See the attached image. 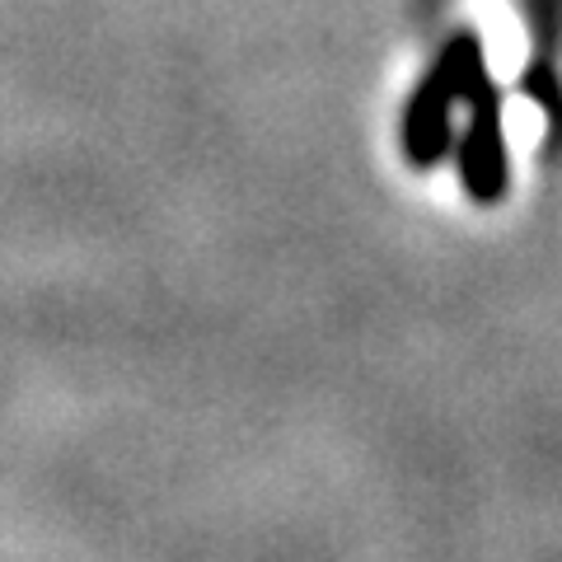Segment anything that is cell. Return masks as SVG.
I'll return each mask as SVG.
<instances>
[{
    "label": "cell",
    "mask_w": 562,
    "mask_h": 562,
    "mask_svg": "<svg viewBox=\"0 0 562 562\" xmlns=\"http://www.w3.org/2000/svg\"><path fill=\"white\" fill-rule=\"evenodd\" d=\"M487 80H492L487 52H483L479 33L460 29L454 38H446V47L436 52V61L427 66V76L417 80V90L408 94V103H403V117H398L403 160L413 169L446 165L450 146H454V127H460V109Z\"/></svg>",
    "instance_id": "obj_1"
},
{
    "label": "cell",
    "mask_w": 562,
    "mask_h": 562,
    "mask_svg": "<svg viewBox=\"0 0 562 562\" xmlns=\"http://www.w3.org/2000/svg\"><path fill=\"white\" fill-rule=\"evenodd\" d=\"M464 127H454V169L469 192V202L497 206L512 188V155H506V117H502V90L479 85L464 103Z\"/></svg>",
    "instance_id": "obj_2"
},
{
    "label": "cell",
    "mask_w": 562,
    "mask_h": 562,
    "mask_svg": "<svg viewBox=\"0 0 562 562\" xmlns=\"http://www.w3.org/2000/svg\"><path fill=\"white\" fill-rule=\"evenodd\" d=\"M520 90L530 94L543 113H549V122H553V132H549V146H553V136H558V122H562V76H553L543 61H535L530 70L520 76Z\"/></svg>",
    "instance_id": "obj_3"
}]
</instances>
